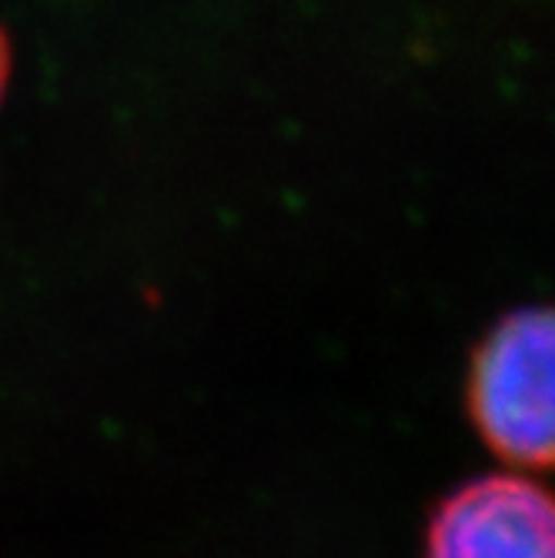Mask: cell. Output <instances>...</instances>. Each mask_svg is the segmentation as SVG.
<instances>
[{
  "instance_id": "1",
  "label": "cell",
  "mask_w": 555,
  "mask_h": 558,
  "mask_svg": "<svg viewBox=\"0 0 555 558\" xmlns=\"http://www.w3.org/2000/svg\"><path fill=\"white\" fill-rule=\"evenodd\" d=\"M555 335L548 308L502 315L472 348L466 415L509 472L539 475L555 454Z\"/></svg>"
},
{
  "instance_id": "2",
  "label": "cell",
  "mask_w": 555,
  "mask_h": 558,
  "mask_svg": "<svg viewBox=\"0 0 555 558\" xmlns=\"http://www.w3.org/2000/svg\"><path fill=\"white\" fill-rule=\"evenodd\" d=\"M422 558H555L548 488L509 469L459 482L432 505Z\"/></svg>"
},
{
  "instance_id": "3",
  "label": "cell",
  "mask_w": 555,
  "mask_h": 558,
  "mask_svg": "<svg viewBox=\"0 0 555 558\" xmlns=\"http://www.w3.org/2000/svg\"><path fill=\"white\" fill-rule=\"evenodd\" d=\"M8 81H11V47H8L4 31H0V97L8 90Z\"/></svg>"
}]
</instances>
